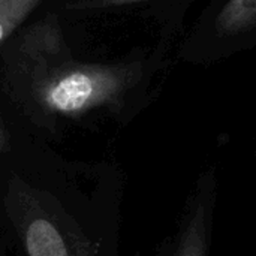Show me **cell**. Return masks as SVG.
I'll use <instances>...</instances> for the list:
<instances>
[{"instance_id": "1", "label": "cell", "mask_w": 256, "mask_h": 256, "mask_svg": "<svg viewBox=\"0 0 256 256\" xmlns=\"http://www.w3.org/2000/svg\"><path fill=\"white\" fill-rule=\"evenodd\" d=\"M114 198L98 168L16 148L0 162L12 256H114Z\"/></svg>"}, {"instance_id": "2", "label": "cell", "mask_w": 256, "mask_h": 256, "mask_svg": "<svg viewBox=\"0 0 256 256\" xmlns=\"http://www.w3.org/2000/svg\"><path fill=\"white\" fill-rule=\"evenodd\" d=\"M3 87L26 118L46 134L66 122L118 108L141 78V63H87L72 56L60 20L50 14L4 45Z\"/></svg>"}, {"instance_id": "3", "label": "cell", "mask_w": 256, "mask_h": 256, "mask_svg": "<svg viewBox=\"0 0 256 256\" xmlns=\"http://www.w3.org/2000/svg\"><path fill=\"white\" fill-rule=\"evenodd\" d=\"M256 27V0H228L216 18L220 36H236Z\"/></svg>"}, {"instance_id": "4", "label": "cell", "mask_w": 256, "mask_h": 256, "mask_svg": "<svg viewBox=\"0 0 256 256\" xmlns=\"http://www.w3.org/2000/svg\"><path fill=\"white\" fill-rule=\"evenodd\" d=\"M42 0H0V48L20 32Z\"/></svg>"}, {"instance_id": "5", "label": "cell", "mask_w": 256, "mask_h": 256, "mask_svg": "<svg viewBox=\"0 0 256 256\" xmlns=\"http://www.w3.org/2000/svg\"><path fill=\"white\" fill-rule=\"evenodd\" d=\"M206 212L198 208L182 238L177 256H206Z\"/></svg>"}, {"instance_id": "6", "label": "cell", "mask_w": 256, "mask_h": 256, "mask_svg": "<svg viewBox=\"0 0 256 256\" xmlns=\"http://www.w3.org/2000/svg\"><path fill=\"white\" fill-rule=\"evenodd\" d=\"M144 0H75L69 4L72 9H98V8H110V6H122L138 3Z\"/></svg>"}, {"instance_id": "7", "label": "cell", "mask_w": 256, "mask_h": 256, "mask_svg": "<svg viewBox=\"0 0 256 256\" xmlns=\"http://www.w3.org/2000/svg\"><path fill=\"white\" fill-rule=\"evenodd\" d=\"M15 148L16 147L14 142V136L0 117V162L4 160L9 154H12L15 152Z\"/></svg>"}, {"instance_id": "8", "label": "cell", "mask_w": 256, "mask_h": 256, "mask_svg": "<svg viewBox=\"0 0 256 256\" xmlns=\"http://www.w3.org/2000/svg\"><path fill=\"white\" fill-rule=\"evenodd\" d=\"M0 256H12V244L4 220L0 214Z\"/></svg>"}]
</instances>
